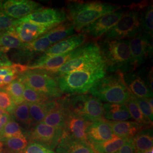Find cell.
I'll return each mask as SVG.
<instances>
[{
    "label": "cell",
    "mask_w": 153,
    "mask_h": 153,
    "mask_svg": "<svg viewBox=\"0 0 153 153\" xmlns=\"http://www.w3.org/2000/svg\"><path fill=\"white\" fill-rule=\"evenodd\" d=\"M2 142H0V149L2 148Z\"/></svg>",
    "instance_id": "f907efd6"
},
{
    "label": "cell",
    "mask_w": 153,
    "mask_h": 153,
    "mask_svg": "<svg viewBox=\"0 0 153 153\" xmlns=\"http://www.w3.org/2000/svg\"><path fill=\"white\" fill-rule=\"evenodd\" d=\"M126 11L125 9L110 13L100 17L94 22L83 28L80 33L94 39H100L118 22Z\"/></svg>",
    "instance_id": "8fae6325"
},
{
    "label": "cell",
    "mask_w": 153,
    "mask_h": 153,
    "mask_svg": "<svg viewBox=\"0 0 153 153\" xmlns=\"http://www.w3.org/2000/svg\"><path fill=\"white\" fill-rule=\"evenodd\" d=\"M10 95L2 88H0V109L11 115L16 107Z\"/></svg>",
    "instance_id": "74e56055"
},
{
    "label": "cell",
    "mask_w": 153,
    "mask_h": 153,
    "mask_svg": "<svg viewBox=\"0 0 153 153\" xmlns=\"http://www.w3.org/2000/svg\"><path fill=\"white\" fill-rule=\"evenodd\" d=\"M0 153H3V150H2V148L0 149Z\"/></svg>",
    "instance_id": "681fc988"
},
{
    "label": "cell",
    "mask_w": 153,
    "mask_h": 153,
    "mask_svg": "<svg viewBox=\"0 0 153 153\" xmlns=\"http://www.w3.org/2000/svg\"><path fill=\"white\" fill-rule=\"evenodd\" d=\"M83 44L65 54L52 57L36 64L27 65L26 69L27 70L39 69L46 71H54L81 53L83 48Z\"/></svg>",
    "instance_id": "9a60e30c"
},
{
    "label": "cell",
    "mask_w": 153,
    "mask_h": 153,
    "mask_svg": "<svg viewBox=\"0 0 153 153\" xmlns=\"http://www.w3.org/2000/svg\"><path fill=\"white\" fill-rule=\"evenodd\" d=\"M25 44L22 43L14 30L0 33V49L5 53L11 49H22Z\"/></svg>",
    "instance_id": "83f0119b"
},
{
    "label": "cell",
    "mask_w": 153,
    "mask_h": 153,
    "mask_svg": "<svg viewBox=\"0 0 153 153\" xmlns=\"http://www.w3.org/2000/svg\"><path fill=\"white\" fill-rule=\"evenodd\" d=\"M75 32L74 27L71 22L66 21L51 28L45 33L52 45L73 36Z\"/></svg>",
    "instance_id": "603a6c76"
},
{
    "label": "cell",
    "mask_w": 153,
    "mask_h": 153,
    "mask_svg": "<svg viewBox=\"0 0 153 153\" xmlns=\"http://www.w3.org/2000/svg\"><path fill=\"white\" fill-rule=\"evenodd\" d=\"M56 153H95L88 142L78 140L64 131Z\"/></svg>",
    "instance_id": "e0dca14e"
},
{
    "label": "cell",
    "mask_w": 153,
    "mask_h": 153,
    "mask_svg": "<svg viewBox=\"0 0 153 153\" xmlns=\"http://www.w3.org/2000/svg\"><path fill=\"white\" fill-rule=\"evenodd\" d=\"M123 77L131 97L137 99L153 98V91L149 89L137 73H126L123 74Z\"/></svg>",
    "instance_id": "ffe728a7"
},
{
    "label": "cell",
    "mask_w": 153,
    "mask_h": 153,
    "mask_svg": "<svg viewBox=\"0 0 153 153\" xmlns=\"http://www.w3.org/2000/svg\"><path fill=\"white\" fill-rule=\"evenodd\" d=\"M69 112L91 123L104 121V111L100 100L88 94L71 95L58 99Z\"/></svg>",
    "instance_id": "5b68a950"
},
{
    "label": "cell",
    "mask_w": 153,
    "mask_h": 153,
    "mask_svg": "<svg viewBox=\"0 0 153 153\" xmlns=\"http://www.w3.org/2000/svg\"><path fill=\"white\" fill-rule=\"evenodd\" d=\"M57 107L47 115L42 123L48 126L64 129L65 126L66 109L60 103L58 99Z\"/></svg>",
    "instance_id": "f546056e"
},
{
    "label": "cell",
    "mask_w": 153,
    "mask_h": 153,
    "mask_svg": "<svg viewBox=\"0 0 153 153\" xmlns=\"http://www.w3.org/2000/svg\"><path fill=\"white\" fill-rule=\"evenodd\" d=\"M66 21L68 19L64 10L44 7L27 16L17 19L18 25L23 22H30L51 27H55Z\"/></svg>",
    "instance_id": "7c38bea8"
},
{
    "label": "cell",
    "mask_w": 153,
    "mask_h": 153,
    "mask_svg": "<svg viewBox=\"0 0 153 153\" xmlns=\"http://www.w3.org/2000/svg\"><path fill=\"white\" fill-rule=\"evenodd\" d=\"M142 32L153 37V4L150 3L141 10Z\"/></svg>",
    "instance_id": "8d00e7d4"
},
{
    "label": "cell",
    "mask_w": 153,
    "mask_h": 153,
    "mask_svg": "<svg viewBox=\"0 0 153 153\" xmlns=\"http://www.w3.org/2000/svg\"><path fill=\"white\" fill-rule=\"evenodd\" d=\"M153 153V149H150V150H149L147 151H145V152H141V153Z\"/></svg>",
    "instance_id": "f6af8a7d"
},
{
    "label": "cell",
    "mask_w": 153,
    "mask_h": 153,
    "mask_svg": "<svg viewBox=\"0 0 153 153\" xmlns=\"http://www.w3.org/2000/svg\"><path fill=\"white\" fill-rule=\"evenodd\" d=\"M103 64H104V61L97 42L91 41L83 44V48L81 52L60 68L54 71H45L52 76L56 77L71 71H80Z\"/></svg>",
    "instance_id": "8992f818"
},
{
    "label": "cell",
    "mask_w": 153,
    "mask_h": 153,
    "mask_svg": "<svg viewBox=\"0 0 153 153\" xmlns=\"http://www.w3.org/2000/svg\"><path fill=\"white\" fill-rule=\"evenodd\" d=\"M134 153H141L153 149V129L149 128L139 132L132 138Z\"/></svg>",
    "instance_id": "484cf974"
},
{
    "label": "cell",
    "mask_w": 153,
    "mask_h": 153,
    "mask_svg": "<svg viewBox=\"0 0 153 153\" xmlns=\"http://www.w3.org/2000/svg\"><path fill=\"white\" fill-rule=\"evenodd\" d=\"M66 111L65 126L63 129L64 131L72 137L88 142L86 136V130L91 123L80 116L71 114L67 109Z\"/></svg>",
    "instance_id": "ac0fdd59"
},
{
    "label": "cell",
    "mask_w": 153,
    "mask_h": 153,
    "mask_svg": "<svg viewBox=\"0 0 153 153\" xmlns=\"http://www.w3.org/2000/svg\"><path fill=\"white\" fill-rule=\"evenodd\" d=\"M29 140L26 134L12 137L2 142L4 153H21L27 147Z\"/></svg>",
    "instance_id": "f1b7e54d"
},
{
    "label": "cell",
    "mask_w": 153,
    "mask_h": 153,
    "mask_svg": "<svg viewBox=\"0 0 153 153\" xmlns=\"http://www.w3.org/2000/svg\"><path fill=\"white\" fill-rule=\"evenodd\" d=\"M119 6L100 1H69L66 5L68 21L71 22L75 31L80 33L83 28L100 17L120 9Z\"/></svg>",
    "instance_id": "6da1fadb"
},
{
    "label": "cell",
    "mask_w": 153,
    "mask_h": 153,
    "mask_svg": "<svg viewBox=\"0 0 153 153\" xmlns=\"http://www.w3.org/2000/svg\"><path fill=\"white\" fill-rule=\"evenodd\" d=\"M11 115L22 127L25 133L34 126L30 114L29 105L25 102L16 105Z\"/></svg>",
    "instance_id": "d4e9b609"
},
{
    "label": "cell",
    "mask_w": 153,
    "mask_h": 153,
    "mask_svg": "<svg viewBox=\"0 0 153 153\" xmlns=\"http://www.w3.org/2000/svg\"></svg>",
    "instance_id": "816d5d0a"
},
{
    "label": "cell",
    "mask_w": 153,
    "mask_h": 153,
    "mask_svg": "<svg viewBox=\"0 0 153 153\" xmlns=\"http://www.w3.org/2000/svg\"><path fill=\"white\" fill-rule=\"evenodd\" d=\"M92 96L107 103L125 104L131 97L124 81L123 73L105 75L88 91Z\"/></svg>",
    "instance_id": "277c9868"
},
{
    "label": "cell",
    "mask_w": 153,
    "mask_h": 153,
    "mask_svg": "<svg viewBox=\"0 0 153 153\" xmlns=\"http://www.w3.org/2000/svg\"><path fill=\"white\" fill-rule=\"evenodd\" d=\"M137 74L149 89L153 91V68H152L151 69H149L143 67L140 69Z\"/></svg>",
    "instance_id": "ab89813d"
},
{
    "label": "cell",
    "mask_w": 153,
    "mask_h": 153,
    "mask_svg": "<svg viewBox=\"0 0 153 153\" xmlns=\"http://www.w3.org/2000/svg\"><path fill=\"white\" fill-rule=\"evenodd\" d=\"M120 19L100 39L124 40L130 39L142 32L141 25L142 9L134 6L130 7Z\"/></svg>",
    "instance_id": "52a82bcc"
},
{
    "label": "cell",
    "mask_w": 153,
    "mask_h": 153,
    "mask_svg": "<svg viewBox=\"0 0 153 153\" xmlns=\"http://www.w3.org/2000/svg\"><path fill=\"white\" fill-rule=\"evenodd\" d=\"M86 36L82 33L73 35L68 38L52 45L48 49H47L33 61H31L29 64L39 63L50 57L64 55L71 52L85 44L86 41Z\"/></svg>",
    "instance_id": "4fadbf2b"
},
{
    "label": "cell",
    "mask_w": 153,
    "mask_h": 153,
    "mask_svg": "<svg viewBox=\"0 0 153 153\" xmlns=\"http://www.w3.org/2000/svg\"><path fill=\"white\" fill-rule=\"evenodd\" d=\"M62 128L48 126L40 123L26 132L29 141L37 143L49 150H55L63 135Z\"/></svg>",
    "instance_id": "9c48e42d"
},
{
    "label": "cell",
    "mask_w": 153,
    "mask_h": 153,
    "mask_svg": "<svg viewBox=\"0 0 153 153\" xmlns=\"http://www.w3.org/2000/svg\"><path fill=\"white\" fill-rule=\"evenodd\" d=\"M21 153H56L54 151L39 145L37 143L29 141L27 147Z\"/></svg>",
    "instance_id": "b9f144b4"
},
{
    "label": "cell",
    "mask_w": 153,
    "mask_h": 153,
    "mask_svg": "<svg viewBox=\"0 0 153 153\" xmlns=\"http://www.w3.org/2000/svg\"><path fill=\"white\" fill-rule=\"evenodd\" d=\"M107 74L105 65L71 71L54 77L62 93L69 95L84 94Z\"/></svg>",
    "instance_id": "3957f363"
},
{
    "label": "cell",
    "mask_w": 153,
    "mask_h": 153,
    "mask_svg": "<svg viewBox=\"0 0 153 153\" xmlns=\"http://www.w3.org/2000/svg\"><path fill=\"white\" fill-rule=\"evenodd\" d=\"M23 99L25 102L28 104H38L48 102L53 100L49 97L45 95L42 93L30 88L27 85L24 84Z\"/></svg>",
    "instance_id": "e575fe53"
},
{
    "label": "cell",
    "mask_w": 153,
    "mask_h": 153,
    "mask_svg": "<svg viewBox=\"0 0 153 153\" xmlns=\"http://www.w3.org/2000/svg\"><path fill=\"white\" fill-rule=\"evenodd\" d=\"M4 128V127H3L2 126H1V124H0V131H2V128Z\"/></svg>",
    "instance_id": "c3c4849f"
},
{
    "label": "cell",
    "mask_w": 153,
    "mask_h": 153,
    "mask_svg": "<svg viewBox=\"0 0 153 153\" xmlns=\"http://www.w3.org/2000/svg\"><path fill=\"white\" fill-rule=\"evenodd\" d=\"M23 133L26 134L21 126L12 117L0 131V142H4L12 137Z\"/></svg>",
    "instance_id": "836d02e7"
},
{
    "label": "cell",
    "mask_w": 153,
    "mask_h": 153,
    "mask_svg": "<svg viewBox=\"0 0 153 153\" xmlns=\"http://www.w3.org/2000/svg\"><path fill=\"white\" fill-rule=\"evenodd\" d=\"M24 88V84L16 78L9 85L2 88L10 95L14 103L18 105L25 102L23 99Z\"/></svg>",
    "instance_id": "d6a6232c"
},
{
    "label": "cell",
    "mask_w": 153,
    "mask_h": 153,
    "mask_svg": "<svg viewBox=\"0 0 153 153\" xmlns=\"http://www.w3.org/2000/svg\"><path fill=\"white\" fill-rule=\"evenodd\" d=\"M43 7L31 0H9L2 4L0 10L13 19H19Z\"/></svg>",
    "instance_id": "5bb4252c"
},
{
    "label": "cell",
    "mask_w": 153,
    "mask_h": 153,
    "mask_svg": "<svg viewBox=\"0 0 153 153\" xmlns=\"http://www.w3.org/2000/svg\"><path fill=\"white\" fill-rule=\"evenodd\" d=\"M86 136L91 145L102 143L116 137L106 120L91 123L86 130Z\"/></svg>",
    "instance_id": "2e32d148"
},
{
    "label": "cell",
    "mask_w": 153,
    "mask_h": 153,
    "mask_svg": "<svg viewBox=\"0 0 153 153\" xmlns=\"http://www.w3.org/2000/svg\"><path fill=\"white\" fill-rule=\"evenodd\" d=\"M3 1H0V9H1V6L2 5V4H3V2H2Z\"/></svg>",
    "instance_id": "7dc6e473"
},
{
    "label": "cell",
    "mask_w": 153,
    "mask_h": 153,
    "mask_svg": "<svg viewBox=\"0 0 153 153\" xmlns=\"http://www.w3.org/2000/svg\"><path fill=\"white\" fill-rule=\"evenodd\" d=\"M26 71H27L26 65L18 64L0 66V88L9 85L16 79L21 73Z\"/></svg>",
    "instance_id": "4316f807"
},
{
    "label": "cell",
    "mask_w": 153,
    "mask_h": 153,
    "mask_svg": "<svg viewBox=\"0 0 153 153\" xmlns=\"http://www.w3.org/2000/svg\"><path fill=\"white\" fill-rule=\"evenodd\" d=\"M53 27H54L23 22L16 25L14 31L22 43L27 44L37 39Z\"/></svg>",
    "instance_id": "d6986e66"
},
{
    "label": "cell",
    "mask_w": 153,
    "mask_h": 153,
    "mask_svg": "<svg viewBox=\"0 0 153 153\" xmlns=\"http://www.w3.org/2000/svg\"><path fill=\"white\" fill-rule=\"evenodd\" d=\"M5 111H4L2 109H0V116H1L4 113H5Z\"/></svg>",
    "instance_id": "bcb514c9"
},
{
    "label": "cell",
    "mask_w": 153,
    "mask_h": 153,
    "mask_svg": "<svg viewBox=\"0 0 153 153\" xmlns=\"http://www.w3.org/2000/svg\"><path fill=\"white\" fill-rule=\"evenodd\" d=\"M129 49L133 71L153 54V37L143 32L129 39Z\"/></svg>",
    "instance_id": "30bf717a"
},
{
    "label": "cell",
    "mask_w": 153,
    "mask_h": 153,
    "mask_svg": "<svg viewBox=\"0 0 153 153\" xmlns=\"http://www.w3.org/2000/svg\"><path fill=\"white\" fill-rule=\"evenodd\" d=\"M13 64V63L9 60L6 53L0 49V66H10Z\"/></svg>",
    "instance_id": "ee69618b"
},
{
    "label": "cell",
    "mask_w": 153,
    "mask_h": 153,
    "mask_svg": "<svg viewBox=\"0 0 153 153\" xmlns=\"http://www.w3.org/2000/svg\"><path fill=\"white\" fill-rule=\"evenodd\" d=\"M21 82L33 90L49 97L53 100L62 96L55 78L47 72L39 69L27 70L17 78Z\"/></svg>",
    "instance_id": "ba28073f"
},
{
    "label": "cell",
    "mask_w": 153,
    "mask_h": 153,
    "mask_svg": "<svg viewBox=\"0 0 153 153\" xmlns=\"http://www.w3.org/2000/svg\"><path fill=\"white\" fill-rule=\"evenodd\" d=\"M104 118L112 121H125L131 119V115L125 104H103Z\"/></svg>",
    "instance_id": "7402d4cb"
},
{
    "label": "cell",
    "mask_w": 153,
    "mask_h": 153,
    "mask_svg": "<svg viewBox=\"0 0 153 153\" xmlns=\"http://www.w3.org/2000/svg\"><path fill=\"white\" fill-rule=\"evenodd\" d=\"M128 140L116 136L108 141L91 146L94 152L97 153H114Z\"/></svg>",
    "instance_id": "4dcf8cb0"
},
{
    "label": "cell",
    "mask_w": 153,
    "mask_h": 153,
    "mask_svg": "<svg viewBox=\"0 0 153 153\" xmlns=\"http://www.w3.org/2000/svg\"><path fill=\"white\" fill-rule=\"evenodd\" d=\"M125 104L128 109L131 119L134 120V121L148 127H152L153 122L150 121L146 117L143 115L134 97L131 96L126 102Z\"/></svg>",
    "instance_id": "1f68e13d"
},
{
    "label": "cell",
    "mask_w": 153,
    "mask_h": 153,
    "mask_svg": "<svg viewBox=\"0 0 153 153\" xmlns=\"http://www.w3.org/2000/svg\"><path fill=\"white\" fill-rule=\"evenodd\" d=\"M106 121L111 126L116 136L126 139H131L142 130L152 128L132 121Z\"/></svg>",
    "instance_id": "44dd1931"
},
{
    "label": "cell",
    "mask_w": 153,
    "mask_h": 153,
    "mask_svg": "<svg viewBox=\"0 0 153 153\" xmlns=\"http://www.w3.org/2000/svg\"><path fill=\"white\" fill-rule=\"evenodd\" d=\"M29 111L33 124L42 123L47 115L58 105L57 100L38 104H28Z\"/></svg>",
    "instance_id": "cb8c5ba5"
},
{
    "label": "cell",
    "mask_w": 153,
    "mask_h": 153,
    "mask_svg": "<svg viewBox=\"0 0 153 153\" xmlns=\"http://www.w3.org/2000/svg\"><path fill=\"white\" fill-rule=\"evenodd\" d=\"M137 105L141 112L150 121L153 122V109L149 104L147 99L135 98Z\"/></svg>",
    "instance_id": "60d3db41"
},
{
    "label": "cell",
    "mask_w": 153,
    "mask_h": 153,
    "mask_svg": "<svg viewBox=\"0 0 153 153\" xmlns=\"http://www.w3.org/2000/svg\"><path fill=\"white\" fill-rule=\"evenodd\" d=\"M52 45L44 33L39 38L32 42L25 44V48L32 53L35 56L39 54H42L47 49H48Z\"/></svg>",
    "instance_id": "d590c367"
},
{
    "label": "cell",
    "mask_w": 153,
    "mask_h": 153,
    "mask_svg": "<svg viewBox=\"0 0 153 153\" xmlns=\"http://www.w3.org/2000/svg\"><path fill=\"white\" fill-rule=\"evenodd\" d=\"M17 25V19L7 16L0 10V33L14 30Z\"/></svg>",
    "instance_id": "f35d334b"
},
{
    "label": "cell",
    "mask_w": 153,
    "mask_h": 153,
    "mask_svg": "<svg viewBox=\"0 0 153 153\" xmlns=\"http://www.w3.org/2000/svg\"><path fill=\"white\" fill-rule=\"evenodd\" d=\"M104 61L106 72L123 74L133 72L129 39H100L97 42Z\"/></svg>",
    "instance_id": "7a4b0ae2"
},
{
    "label": "cell",
    "mask_w": 153,
    "mask_h": 153,
    "mask_svg": "<svg viewBox=\"0 0 153 153\" xmlns=\"http://www.w3.org/2000/svg\"><path fill=\"white\" fill-rule=\"evenodd\" d=\"M114 153H134V148L131 139H129L126 142Z\"/></svg>",
    "instance_id": "7bdbcfd3"
}]
</instances>
